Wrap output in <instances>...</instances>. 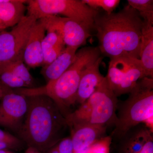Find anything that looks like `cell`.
I'll use <instances>...</instances> for the list:
<instances>
[{
	"label": "cell",
	"mask_w": 153,
	"mask_h": 153,
	"mask_svg": "<svg viewBox=\"0 0 153 153\" xmlns=\"http://www.w3.org/2000/svg\"><path fill=\"white\" fill-rule=\"evenodd\" d=\"M143 24L139 14L129 5L117 13H98L93 30L101 55L110 59L123 56L140 59Z\"/></svg>",
	"instance_id": "cell-1"
},
{
	"label": "cell",
	"mask_w": 153,
	"mask_h": 153,
	"mask_svg": "<svg viewBox=\"0 0 153 153\" xmlns=\"http://www.w3.org/2000/svg\"><path fill=\"white\" fill-rule=\"evenodd\" d=\"M44 25L38 20L33 26L25 46L23 60L30 68L43 66L42 42L46 35Z\"/></svg>",
	"instance_id": "cell-12"
},
{
	"label": "cell",
	"mask_w": 153,
	"mask_h": 153,
	"mask_svg": "<svg viewBox=\"0 0 153 153\" xmlns=\"http://www.w3.org/2000/svg\"><path fill=\"white\" fill-rule=\"evenodd\" d=\"M117 97L115 95L105 76L100 85L87 100L75 111L65 117L68 128L81 124L107 127L117 120Z\"/></svg>",
	"instance_id": "cell-5"
},
{
	"label": "cell",
	"mask_w": 153,
	"mask_h": 153,
	"mask_svg": "<svg viewBox=\"0 0 153 153\" xmlns=\"http://www.w3.org/2000/svg\"><path fill=\"white\" fill-rule=\"evenodd\" d=\"M25 96L11 89L0 100V127L18 134L27 110Z\"/></svg>",
	"instance_id": "cell-10"
},
{
	"label": "cell",
	"mask_w": 153,
	"mask_h": 153,
	"mask_svg": "<svg viewBox=\"0 0 153 153\" xmlns=\"http://www.w3.org/2000/svg\"><path fill=\"white\" fill-rule=\"evenodd\" d=\"M128 3L138 13L143 21L153 24L152 0H128Z\"/></svg>",
	"instance_id": "cell-21"
},
{
	"label": "cell",
	"mask_w": 153,
	"mask_h": 153,
	"mask_svg": "<svg viewBox=\"0 0 153 153\" xmlns=\"http://www.w3.org/2000/svg\"><path fill=\"white\" fill-rule=\"evenodd\" d=\"M37 21L35 17L26 15L11 31L0 33V67L23 60L26 43Z\"/></svg>",
	"instance_id": "cell-8"
},
{
	"label": "cell",
	"mask_w": 153,
	"mask_h": 153,
	"mask_svg": "<svg viewBox=\"0 0 153 153\" xmlns=\"http://www.w3.org/2000/svg\"><path fill=\"white\" fill-rule=\"evenodd\" d=\"M101 56L98 47H83L77 50L74 62L59 78L41 87L17 88L14 90L25 96L49 97L66 117L71 113V107L76 103L77 90L82 74Z\"/></svg>",
	"instance_id": "cell-3"
},
{
	"label": "cell",
	"mask_w": 153,
	"mask_h": 153,
	"mask_svg": "<svg viewBox=\"0 0 153 153\" xmlns=\"http://www.w3.org/2000/svg\"><path fill=\"white\" fill-rule=\"evenodd\" d=\"M56 147L58 153H74L73 146L71 137H64L57 144Z\"/></svg>",
	"instance_id": "cell-25"
},
{
	"label": "cell",
	"mask_w": 153,
	"mask_h": 153,
	"mask_svg": "<svg viewBox=\"0 0 153 153\" xmlns=\"http://www.w3.org/2000/svg\"><path fill=\"white\" fill-rule=\"evenodd\" d=\"M117 109L111 139L119 140L131 129L141 124L153 130V78L140 79L128 98L121 104L118 103Z\"/></svg>",
	"instance_id": "cell-4"
},
{
	"label": "cell",
	"mask_w": 153,
	"mask_h": 153,
	"mask_svg": "<svg viewBox=\"0 0 153 153\" xmlns=\"http://www.w3.org/2000/svg\"><path fill=\"white\" fill-rule=\"evenodd\" d=\"M0 153H13L9 151H0Z\"/></svg>",
	"instance_id": "cell-30"
},
{
	"label": "cell",
	"mask_w": 153,
	"mask_h": 153,
	"mask_svg": "<svg viewBox=\"0 0 153 153\" xmlns=\"http://www.w3.org/2000/svg\"><path fill=\"white\" fill-rule=\"evenodd\" d=\"M46 30L52 29L57 30L62 36L66 47L79 48L86 44L91 36V30L72 19L50 16L39 19Z\"/></svg>",
	"instance_id": "cell-9"
},
{
	"label": "cell",
	"mask_w": 153,
	"mask_h": 153,
	"mask_svg": "<svg viewBox=\"0 0 153 153\" xmlns=\"http://www.w3.org/2000/svg\"><path fill=\"white\" fill-rule=\"evenodd\" d=\"M44 153H58L56 145L52 147V148H50L48 150Z\"/></svg>",
	"instance_id": "cell-29"
},
{
	"label": "cell",
	"mask_w": 153,
	"mask_h": 153,
	"mask_svg": "<svg viewBox=\"0 0 153 153\" xmlns=\"http://www.w3.org/2000/svg\"><path fill=\"white\" fill-rule=\"evenodd\" d=\"M139 59L146 77L153 78V24L144 21L142 30Z\"/></svg>",
	"instance_id": "cell-17"
},
{
	"label": "cell",
	"mask_w": 153,
	"mask_h": 153,
	"mask_svg": "<svg viewBox=\"0 0 153 153\" xmlns=\"http://www.w3.org/2000/svg\"><path fill=\"white\" fill-rule=\"evenodd\" d=\"M42 42L44 62L43 66L52 63L62 53L66 48L62 36L57 30L49 29Z\"/></svg>",
	"instance_id": "cell-18"
},
{
	"label": "cell",
	"mask_w": 153,
	"mask_h": 153,
	"mask_svg": "<svg viewBox=\"0 0 153 153\" xmlns=\"http://www.w3.org/2000/svg\"><path fill=\"white\" fill-rule=\"evenodd\" d=\"M111 140L110 136L104 137L91 145L82 153H109Z\"/></svg>",
	"instance_id": "cell-24"
},
{
	"label": "cell",
	"mask_w": 153,
	"mask_h": 153,
	"mask_svg": "<svg viewBox=\"0 0 153 153\" xmlns=\"http://www.w3.org/2000/svg\"><path fill=\"white\" fill-rule=\"evenodd\" d=\"M102 59L103 57L101 56L88 67L82 74L77 90L76 103L80 105L87 100L104 79L105 76H102L100 70Z\"/></svg>",
	"instance_id": "cell-13"
},
{
	"label": "cell",
	"mask_w": 153,
	"mask_h": 153,
	"mask_svg": "<svg viewBox=\"0 0 153 153\" xmlns=\"http://www.w3.org/2000/svg\"><path fill=\"white\" fill-rule=\"evenodd\" d=\"M0 84L13 89L27 88L22 79L3 67H0Z\"/></svg>",
	"instance_id": "cell-22"
},
{
	"label": "cell",
	"mask_w": 153,
	"mask_h": 153,
	"mask_svg": "<svg viewBox=\"0 0 153 153\" xmlns=\"http://www.w3.org/2000/svg\"><path fill=\"white\" fill-rule=\"evenodd\" d=\"M82 1L91 8L102 9L108 14L113 13L120 2V0H82Z\"/></svg>",
	"instance_id": "cell-23"
},
{
	"label": "cell",
	"mask_w": 153,
	"mask_h": 153,
	"mask_svg": "<svg viewBox=\"0 0 153 153\" xmlns=\"http://www.w3.org/2000/svg\"><path fill=\"white\" fill-rule=\"evenodd\" d=\"M107 127L81 124L69 128L74 153H82L99 140L104 137Z\"/></svg>",
	"instance_id": "cell-11"
},
{
	"label": "cell",
	"mask_w": 153,
	"mask_h": 153,
	"mask_svg": "<svg viewBox=\"0 0 153 153\" xmlns=\"http://www.w3.org/2000/svg\"><path fill=\"white\" fill-rule=\"evenodd\" d=\"M25 96L27 110L17 137L27 147L45 153L64 138V134L68 128L66 118L49 97Z\"/></svg>",
	"instance_id": "cell-2"
},
{
	"label": "cell",
	"mask_w": 153,
	"mask_h": 153,
	"mask_svg": "<svg viewBox=\"0 0 153 153\" xmlns=\"http://www.w3.org/2000/svg\"><path fill=\"white\" fill-rule=\"evenodd\" d=\"M27 14L37 20L50 16H62L93 30L97 10L88 7L79 0H29Z\"/></svg>",
	"instance_id": "cell-6"
},
{
	"label": "cell",
	"mask_w": 153,
	"mask_h": 153,
	"mask_svg": "<svg viewBox=\"0 0 153 153\" xmlns=\"http://www.w3.org/2000/svg\"><path fill=\"white\" fill-rule=\"evenodd\" d=\"M78 49L77 47H66L52 63L43 66L41 74L47 83L59 78L72 65Z\"/></svg>",
	"instance_id": "cell-15"
},
{
	"label": "cell",
	"mask_w": 153,
	"mask_h": 153,
	"mask_svg": "<svg viewBox=\"0 0 153 153\" xmlns=\"http://www.w3.org/2000/svg\"><path fill=\"white\" fill-rule=\"evenodd\" d=\"M27 1L0 0V30L13 27L25 16Z\"/></svg>",
	"instance_id": "cell-16"
},
{
	"label": "cell",
	"mask_w": 153,
	"mask_h": 153,
	"mask_svg": "<svg viewBox=\"0 0 153 153\" xmlns=\"http://www.w3.org/2000/svg\"><path fill=\"white\" fill-rule=\"evenodd\" d=\"M26 145L18 137L0 128V151H21Z\"/></svg>",
	"instance_id": "cell-20"
},
{
	"label": "cell",
	"mask_w": 153,
	"mask_h": 153,
	"mask_svg": "<svg viewBox=\"0 0 153 153\" xmlns=\"http://www.w3.org/2000/svg\"><path fill=\"white\" fill-rule=\"evenodd\" d=\"M138 153H153V137L146 143L142 149Z\"/></svg>",
	"instance_id": "cell-26"
},
{
	"label": "cell",
	"mask_w": 153,
	"mask_h": 153,
	"mask_svg": "<svg viewBox=\"0 0 153 153\" xmlns=\"http://www.w3.org/2000/svg\"><path fill=\"white\" fill-rule=\"evenodd\" d=\"M25 153H42L36 149L31 147H28L25 151Z\"/></svg>",
	"instance_id": "cell-28"
},
{
	"label": "cell",
	"mask_w": 153,
	"mask_h": 153,
	"mask_svg": "<svg viewBox=\"0 0 153 153\" xmlns=\"http://www.w3.org/2000/svg\"><path fill=\"white\" fill-rule=\"evenodd\" d=\"M12 88H9L0 84V100L3 98L6 93L9 92Z\"/></svg>",
	"instance_id": "cell-27"
},
{
	"label": "cell",
	"mask_w": 153,
	"mask_h": 153,
	"mask_svg": "<svg viewBox=\"0 0 153 153\" xmlns=\"http://www.w3.org/2000/svg\"><path fill=\"white\" fill-rule=\"evenodd\" d=\"M6 68L16 76L22 79L27 85V88L36 87L35 79L25 66L24 60H20L12 62L1 66Z\"/></svg>",
	"instance_id": "cell-19"
},
{
	"label": "cell",
	"mask_w": 153,
	"mask_h": 153,
	"mask_svg": "<svg viewBox=\"0 0 153 153\" xmlns=\"http://www.w3.org/2000/svg\"><path fill=\"white\" fill-rule=\"evenodd\" d=\"M110 60L105 77L117 97L129 93L140 79L146 77L139 59L123 56Z\"/></svg>",
	"instance_id": "cell-7"
},
{
	"label": "cell",
	"mask_w": 153,
	"mask_h": 153,
	"mask_svg": "<svg viewBox=\"0 0 153 153\" xmlns=\"http://www.w3.org/2000/svg\"><path fill=\"white\" fill-rule=\"evenodd\" d=\"M142 124L133 128L119 140V153H138L153 136V130Z\"/></svg>",
	"instance_id": "cell-14"
}]
</instances>
